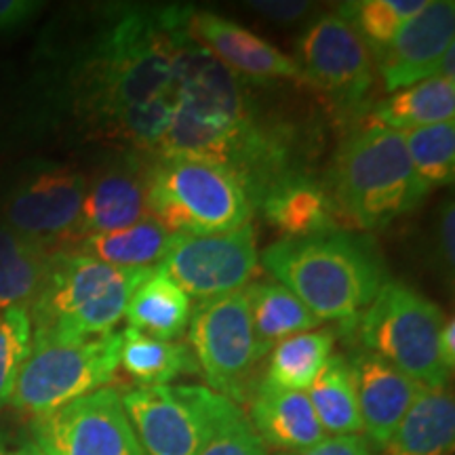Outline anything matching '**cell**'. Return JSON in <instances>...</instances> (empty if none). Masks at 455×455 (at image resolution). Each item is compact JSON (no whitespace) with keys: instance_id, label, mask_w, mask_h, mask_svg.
<instances>
[{"instance_id":"cell-1","label":"cell","mask_w":455,"mask_h":455,"mask_svg":"<svg viewBox=\"0 0 455 455\" xmlns=\"http://www.w3.org/2000/svg\"><path fill=\"white\" fill-rule=\"evenodd\" d=\"M192 7L110 4L61 76V95L87 138L152 156L167 129L173 64Z\"/></svg>"},{"instance_id":"cell-2","label":"cell","mask_w":455,"mask_h":455,"mask_svg":"<svg viewBox=\"0 0 455 455\" xmlns=\"http://www.w3.org/2000/svg\"><path fill=\"white\" fill-rule=\"evenodd\" d=\"M171 116L152 156L221 167L255 204L272 186L308 173L304 144L289 124L264 116L243 78L226 70L184 30L171 83Z\"/></svg>"},{"instance_id":"cell-3","label":"cell","mask_w":455,"mask_h":455,"mask_svg":"<svg viewBox=\"0 0 455 455\" xmlns=\"http://www.w3.org/2000/svg\"><path fill=\"white\" fill-rule=\"evenodd\" d=\"M259 266L318 321L341 323L348 329L388 283L373 241L344 230L281 238L261 251Z\"/></svg>"},{"instance_id":"cell-4","label":"cell","mask_w":455,"mask_h":455,"mask_svg":"<svg viewBox=\"0 0 455 455\" xmlns=\"http://www.w3.org/2000/svg\"><path fill=\"white\" fill-rule=\"evenodd\" d=\"M341 226H388L415 212L428 186L415 173L403 131L365 124L341 141L325 181Z\"/></svg>"},{"instance_id":"cell-5","label":"cell","mask_w":455,"mask_h":455,"mask_svg":"<svg viewBox=\"0 0 455 455\" xmlns=\"http://www.w3.org/2000/svg\"><path fill=\"white\" fill-rule=\"evenodd\" d=\"M155 268H116L76 251H53L30 304L32 346L68 344L114 331L135 289Z\"/></svg>"},{"instance_id":"cell-6","label":"cell","mask_w":455,"mask_h":455,"mask_svg":"<svg viewBox=\"0 0 455 455\" xmlns=\"http://www.w3.org/2000/svg\"><path fill=\"white\" fill-rule=\"evenodd\" d=\"M148 218L171 235L212 236L251 224L253 203L228 171L192 158L152 156Z\"/></svg>"},{"instance_id":"cell-7","label":"cell","mask_w":455,"mask_h":455,"mask_svg":"<svg viewBox=\"0 0 455 455\" xmlns=\"http://www.w3.org/2000/svg\"><path fill=\"white\" fill-rule=\"evenodd\" d=\"M445 315L435 301L403 283H386L356 329L363 348L373 352L424 388H447L451 371L439 350Z\"/></svg>"},{"instance_id":"cell-8","label":"cell","mask_w":455,"mask_h":455,"mask_svg":"<svg viewBox=\"0 0 455 455\" xmlns=\"http://www.w3.org/2000/svg\"><path fill=\"white\" fill-rule=\"evenodd\" d=\"M121 398L144 455H198L243 413L207 386H138Z\"/></svg>"},{"instance_id":"cell-9","label":"cell","mask_w":455,"mask_h":455,"mask_svg":"<svg viewBox=\"0 0 455 455\" xmlns=\"http://www.w3.org/2000/svg\"><path fill=\"white\" fill-rule=\"evenodd\" d=\"M121 367V333L32 346L9 405L32 418L106 388Z\"/></svg>"},{"instance_id":"cell-10","label":"cell","mask_w":455,"mask_h":455,"mask_svg":"<svg viewBox=\"0 0 455 455\" xmlns=\"http://www.w3.org/2000/svg\"><path fill=\"white\" fill-rule=\"evenodd\" d=\"M186 331L207 388L232 403L251 396L258 386L253 384L255 367L266 355L255 339L243 291L198 301Z\"/></svg>"},{"instance_id":"cell-11","label":"cell","mask_w":455,"mask_h":455,"mask_svg":"<svg viewBox=\"0 0 455 455\" xmlns=\"http://www.w3.org/2000/svg\"><path fill=\"white\" fill-rule=\"evenodd\" d=\"M304 84L329 98L341 112L358 110L373 87V57L361 34L339 11L310 21L298 41Z\"/></svg>"},{"instance_id":"cell-12","label":"cell","mask_w":455,"mask_h":455,"mask_svg":"<svg viewBox=\"0 0 455 455\" xmlns=\"http://www.w3.org/2000/svg\"><path fill=\"white\" fill-rule=\"evenodd\" d=\"M158 268L196 301L243 291L261 268L258 236L251 224L212 236L175 235Z\"/></svg>"},{"instance_id":"cell-13","label":"cell","mask_w":455,"mask_h":455,"mask_svg":"<svg viewBox=\"0 0 455 455\" xmlns=\"http://www.w3.org/2000/svg\"><path fill=\"white\" fill-rule=\"evenodd\" d=\"M32 439L44 455H144L121 392L110 386L32 418Z\"/></svg>"},{"instance_id":"cell-14","label":"cell","mask_w":455,"mask_h":455,"mask_svg":"<svg viewBox=\"0 0 455 455\" xmlns=\"http://www.w3.org/2000/svg\"><path fill=\"white\" fill-rule=\"evenodd\" d=\"M87 175L68 164H43L9 192L3 224L21 236L61 251L72 243L83 213Z\"/></svg>"},{"instance_id":"cell-15","label":"cell","mask_w":455,"mask_h":455,"mask_svg":"<svg viewBox=\"0 0 455 455\" xmlns=\"http://www.w3.org/2000/svg\"><path fill=\"white\" fill-rule=\"evenodd\" d=\"M451 49H455V3L428 0L401 28L395 41L375 55V68L386 91L395 93L439 76L443 60Z\"/></svg>"},{"instance_id":"cell-16","label":"cell","mask_w":455,"mask_h":455,"mask_svg":"<svg viewBox=\"0 0 455 455\" xmlns=\"http://www.w3.org/2000/svg\"><path fill=\"white\" fill-rule=\"evenodd\" d=\"M188 36L207 51L215 61L238 78L249 81H289L304 84L298 61L258 36V34L226 20L218 13L190 9L186 20Z\"/></svg>"},{"instance_id":"cell-17","label":"cell","mask_w":455,"mask_h":455,"mask_svg":"<svg viewBox=\"0 0 455 455\" xmlns=\"http://www.w3.org/2000/svg\"><path fill=\"white\" fill-rule=\"evenodd\" d=\"M150 158L141 152L124 150L118 158L101 164L93 178H87L81 221L66 249L89 235L121 230L148 218L146 178Z\"/></svg>"},{"instance_id":"cell-18","label":"cell","mask_w":455,"mask_h":455,"mask_svg":"<svg viewBox=\"0 0 455 455\" xmlns=\"http://www.w3.org/2000/svg\"><path fill=\"white\" fill-rule=\"evenodd\" d=\"M350 367L363 432L375 449H382L424 386L365 348L350 358Z\"/></svg>"},{"instance_id":"cell-19","label":"cell","mask_w":455,"mask_h":455,"mask_svg":"<svg viewBox=\"0 0 455 455\" xmlns=\"http://www.w3.org/2000/svg\"><path fill=\"white\" fill-rule=\"evenodd\" d=\"M255 212L284 238H306L341 230L325 181L298 173L278 181L255 204Z\"/></svg>"},{"instance_id":"cell-20","label":"cell","mask_w":455,"mask_h":455,"mask_svg":"<svg viewBox=\"0 0 455 455\" xmlns=\"http://www.w3.org/2000/svg\"><path fill=\"white\" fill-rule=\"evenodd\" d=\"M249 401V424L261 443L278 453L301 451L327 436L306 392L270 388L259 382Z\"/></svg>"},{"instance_id":"cell-21","label":"cell","mask_w":455,"mask_h":455,"mask_svg":"<svg viewBox=\"0 0 455 455\" xmlns=\"http://www.w3.org/2000/svg\"><path fill=\"white\" fill-rule=\"evenodd\" d=\"M455 401L447 388H422L379 455H453Z\"/></svg>"},{"instance_id":"cell-22","label":"cell","mask_w":455,"mask_h":455,"mask_svg":"<svg viewBox=\"0 0 455 455\" xmlns=\"http://www.w3.org/2000/svg\"><path fill=\"white\" fill-rule=\"evenodd\" d=\"M455 118V78H426L411 87L395 91L369 112L371 127L409 131Z\"/></svg>"},{"instance_id":"cell-23","label":"cell","mask_w":455,"mask_h":455,"mask_svg":"<svg viewBox=\"0 0 455 455\" xmlns=\"http://www.w3.org/2000/svg\"><path fill=\"white\" fill-rule=\"evenodd\" d=\"M190 316L192 299L158 266L135 289L124 310L131 329L163 341L181 338Z\"/></svg>"},{"instance_id":"cell-24","label":"cell","mask_w":455,"mask_h":455,"mask_svg":"<svg viewBox=\"0 0 455 455\" xmlns=\"http://www.w3.org/2000/svg\"><path fill=\"white\" fill-rule=\"evenodd\" d=\"M243 293L255 339L264 355H268L278 341L321 325V321L281 283L255 281L249 283Z\"/></svg>"},{"instance_id":"cell-25","label":"cell","mask_w":455,"mask_h":455,"mask_svg":"<svg viewBox=\"0 0 455 455\" xmlns=\"http://www.w3.org/2000/svg\"><path fill=\"white\" fill-rule=\"evenodd\" d=\"M175 235L146 218L121 230L89 235L64 251H76L116 268H156L167 255Z\"/></svg>"},{"instance_id":"cell-26","label":"cell","mask_w":455,"mask_h":455,"mask_svg":"<svg viewBox=\"0 0 455 455\" xmlns=\"http://www.w3.org/2000/svg\"><path fill=\"white\" fill-rule=\"evenodd\" d=\"M51 249L0 224V310L30 308L47 276Z\"/></svg>"},{"instance_id":"cell-27","label":"cell","mask_w":455,"mask_h":455,"mask_svg":"<svg viewBox=\"0 0 455 455\" xmlns=\"http://www.w3.org/2000/svg\"><path fill=\"white\" fill-rule=\"evenodd\" d=\"M121 367L140 388L167 386L184 375L198 373L190 346L150 338L131 327L121 331Z\"/></svg>"},{"instance_id":"cell-28","label":"cell","mask_w":455,"mask_h":455,"mask_svg":"<svg viewBox=\"0 0 455 455\" xmlns=\"http://www.w3.org/2000/svg\"><path fill=\"white\" fill-rule=\"evenodd\" d=\"M306 395L327 436L361 435L363 422L348 358L331 355Z\"/></svg>"},{"instance_id":"cell-29","label":"cell","mask_w":455,"mask_h":455,"mask_svg":"<svg viewBox=\"0 0 455 455\" xmlns=\"http://www.w3.org/2000/svg\"><path fill=\"white\" fill-rule=\"evenodd\" d=\"M333 346L335 333L325 329L301 331L278 341L270 350V361L261 384L270 388L308 392L321 369L331 358Z\"/></svg>"},{"instance_id":"cell-30","label":"cell","mask_w":455,"mask_h":455,"mask_svg":"<svg viewBox=\"0 0 455 455\" xmlns=\"http://www.w3.org/2000/svg\"><path fill=\"white\" fill-rule=\"evenodd\" d=\"M428 0H358L338 9L361 34L363 43L375 57L395 41L401 28L426 7Z\"/></svg>"},{"instance_id":"cell-31","label":"cell","mask_w":455,"mask_h":455,"mask_svg":"<svg viewBox=\"0 0 455 455\" xmlns=\"http://www.w3.org/2000/svg\"><path fill=\"white\" fill-rule=\"evenodd\" d=\"M407 155L418 178L432 188L453 184L455 178V123L428 124L403 131Z\"/></svg>"},{"instance_id":"cell-32","label":"cell","mask_w":455,"mask_h":455,"mask_svg":"<svg viewBox=\"0 0 455 455\" xmlns=\"http://www.w3.org/2000/svg\"><path fill=\"white\" fill-rule=\"evenodd\" d=\"M32 352L28 308L0 310V409L9 405L21 367Z\"/></svg>"},{"instance_id":"cell-33","label":"cell","mask_w":455,"mask_h":455,"mask_svg":"<svg viewBox=\"0 0 455 455\" xmlns=\"http://www.w3.org/2000/svg\"><path fill=\"white\" fill-rule=\"evenodd\" d=\"M198 455H270L244 413L226 424Z\"/></svg>"},{"instance_id":"cell-34","label":"cell","mask_w":455,"mask_h":455,"mask_svg":"<svg viewBox=\"0 0 455 455\" xmlns=\"http://www.w3.org/2000/svg\"><path fill=\"white\" fill-rule=\"evenodd\" d=\"M276 455H375V447L365 435H346V436H325L316 445L293 453Z\"/></svg>"},{"instance_id":"cell-35","label":"cell","mask_w":455,"mask_h":455,"mask_svg":"<svg viewBox=\"0 0 455 455\" xmlns=\"http://www.w3.org/2000/svg\"><path fill=\"white\" fill-rule=\"evenodd\" d=\"M247 7L275 24L289 26L304 20L312 11V3H306V0H251L247 3Z\"/></svg>"},{"instance_id":"cell-36","label":"cell","mask_w":455,"mask_h":455,"mask_svg":"<svg viewBox=\"0 0 455 455\" xmlns=\"http://www.w3.org/2000/svg\"><path fill=\"white\" fill-rule=\"evenodd\" d=\"M44 4L38 0H0V34H9L30 24Z\"/></svg>"},{"instance_id":"cell-37","label":"cell","mask_w":455,"mask_h":455,"mask_svg":"<svg viewBox=\"0 0 455 455\" xmlns=\"http://www.w3.org/2000/svg\"><path fill=\"white\" fill-rule=\"evenodd\" d=\"M436 247H439L441 264L453 275L455 266V207L453 201H447L441 207L439 224H436Z\"/></svg>"},{"instance_id":"cell-38","label":"cell","mask_w":455,"mask_h":455,"mask_svg":"<svg viewBox=\"0 0 455 455\" xmlns=\"http://www.w3.org/2000/svg\"><path fill=\"white\" fill-rule=\"evenodd\" d=\"M439 350H441V358L445 363V367L449 371H453L455 367V318L453 315L445 316V323L441 327V335H439Z\"/></svg>"},{"instance_id":"cell-39","label":"cell","mask_w":455,"mask_h":455,"mask_svg":"<svg viewBox=\"0 0 455 455\" xmlns=\"http://www.w3.org/2000/svg\"><path fill=\"white\" fill-rule=\"evenodd\" d=\"M0 455H44L34 441H13L0 432Z\"/></svg>"}]
</instances>
